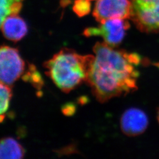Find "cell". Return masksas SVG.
Returning <instances> with one entry per match:
<instances>
[{"label": "cell", "instance_id": "cell-6", "mask_svg": "<svg viewBox=\"0 0 159 159\" xmlns=\"http://www.w3.org/2000/svg\"><path fill=\"white\" fill-rule=\"evenodd\" d=\"M130 0H97L93 14L98 22L113 18H130Z\"/></svg>", "mask_w": 159, "mask_h": 159}, {"label": "cell", "instance_id": "cell-9", "mask_svg": "<svg viewBox=\"0 0 159 159\" xmlns=\"http://www.w3.org/2000/svg\"><path fill=\"white\" fill-rule=\"evenodd\" d=\"M25 150L23 146L11 137L1 140L0 144V158L1 159H23Z\"/></svg>", "mask_w": 159, "mask_h": 159}, {"label": "cell", "instance_id": "cell-7", "mask_svg": "<svg viewBox=\"0 0 159 159\" xmlns=\"http://www.w3.org/2000/svg\"><path fill=\"white\" fill-rule=\"evenodd\" d=\"M148 116L143 110L130 108L123 114L120 119V126L123 133L128 136L142 134L148 128Z\"/></svg>", "mask_w": 159, "mask_h": 159}, {"label": "cell", "instance_id": "cell-11", "mask_svg": "<svg viewBox=\"0 0 159 159\" xmlns=\"http://www.w3.org/2000/svg\"><path fill=\"white\" fill-rule=\"evenodd\" d=\"M0 96H1V122L5 119V114L9 108L10 102L12 97V90L10 85L1 83L0 84Z\"/></svg>", "mask_w": 159, "mask_h": 159}, {"label": "cell", "instance_id": "cell-4", "mask_svg": "<svg viewBox=\"0 0 159 159\" xmlns=\"http://www.w3.org/2000/svg\"><path fill=\"white\" fill-rule=\"evenodd\" d=\"M100 23L97 27L85 29L83 35L87 37H101L104 43L113 47H117L122 42L130 27V24L125 19H109Z\"/></svg>", "mask_w": 159, "mask_h": 159}, {"label": "cell", "instance_id": "cell-10", "mask_svg": "<svg viewBox=\"0 0 159 159\" xmlns=\"http://www.w3.org/2000/svg\"><path fill=\"white\" fill-rule=\"evenodd\" d=\"M24 0H1V23L7 17L18 15L23 7Z\"/></svg>", "mask_w": 159, "mask_h": 159}, {"label": "cell", "instance_id": "cell-14", "mask_svg": "<svg viewBox=\"0 0 159 159\" xmlns=\"http://www.w3.org/2000/svg\"><path fill=\"white\" fill-rule=\"evenodd\" d=\"M157 119H158V121H159V111H158V114H157Z\"/></svg>", "mask_w": 159, "mask_h": 159}, {"label": "cell", "instance_id": "cell-3", "mask_svg": "<svg viewBox=\"0 0 159 159\" xmlns=\"http://www.w3.org/2000/svg\"><path fill=\"white\" fill-rule=\"evenodd\" d=\"M130 19L146 33H159V0H130Z\"/></svg>", "mask_w": 159, "mask_h": 159}, {"label": "cell", "instance_id": "cell-5", "mask_svg": "<svg viewBox=\"0 0 159 159\" xmlns=\"http://www.w3.org/2000/svg\"><path fill=\"white\" fill-rule=\"evenodd\" d=\"M25 63L17 48L2 46L0 50L1 83L11 85L23 74Z\"/></svg>", "mask_w": 159, "mask_h": 159}, {"label": "cell", "instance_id": "cell-2", "mask_svg": "<svg viewBox=\"0 0 159 159\" xmlns=\"http://www.w3.org/2000/svg\"><path fill=\"white\" fill-rule=\"evenodd\" d=\"M94 55H81L64 48L44 64L46 73L61 91L68 93L87 82Z\"/></svg>", "mask_w": 159, "mask_h": 159}, {"label": "cell", "instance_id": "cell-13", "mask_svg": "<svg viewBox=\"0 0 159 159\" xmlns=\"http://www.w3.org/2000/svg\"><path fill=\"white\" fill-rule=\"evenodd\" d=\"M90 0H75L73 6L74 12L79 17H83L90 11Z\"/></svg>", "mask_w": 159, "mask_h": 159}, {"label": "cell", "instance_id": "cell-12", "mask_svg": "<svg viewBox=\"0 0 159 159\" xmlns=\"http://www.w3.org/2000/svg\"><path fill=\"white\" fill-rule=\"evenodd\" d=\"M30 70L24 76V80L33 84L34 87H38L39 89L43 86V82L41 76L34 66L31 65L29 67Z\"/></svg>", "mask_w": 159, "mask_h": 159}, {"label": "cell", "instance_id": "cell-15", "mask_svg": "<svg viewBox=\"0 0 159 159\" xmlns=\"http://www.w3.org/2000/svg\"><path fill=\"white\" fill-rule=\"evenodd\" d=\"M90 1H93V0H90Z\"/></svg>", "mask_w": 159, "mask_h": 159}, {"label": "cell", "instance_id": "cell-1", "mask_svg": "<svg viewBox=\"0 0 159 159\" xmlns=\"http://www.w3.org/2000/svg\"><path fill=\"white\" fill-rule=\"evenodd\" d=\"M94 60L87 80L98 102H106L116 97L136 90L141 58L136 53L97 43L94 46Z\"/></svg>", "mask_w": 159, "mask_h": 159}, {"label": "cell", "instance_id": "cell-8", "mask_svg": "<svg viewBox=\"0 0 159 159\" xmlns=\"http://www.w3.org/2000/svg\"><path fill=\"white\" fill-rule=\"evenodd\" d=\"M1 29L4 37L14 42L21 40L28 32L26 23L18 15L7 17L1 23Z\"/></svg>", "mask_w": 159, "mask_h": 159}]
</instances>
